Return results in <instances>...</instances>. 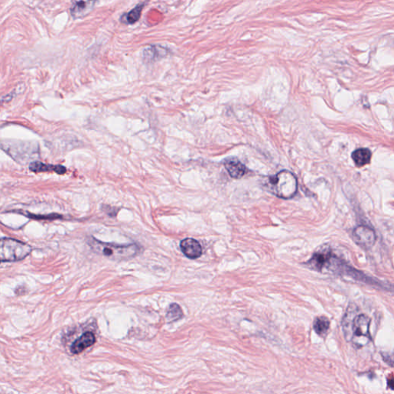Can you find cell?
Instances as JSON below:
<instances>
[{
	"mask_svg": "<svg viewBox=\"0 0 394 394\" xmlns=\"http://www.w3.org/2000/svg\"><path fill=\"white\" fill-rule=\"evenodd\" d=\"M352 159L357 167H363L370 162L371 152L368 149H359L353 153Z\"/></svg>",
	"mask_w": 394,
	"mask_h": 394,
	"instance_id": "cell-14",
	"label": "cell"
},
{
	"mask_svg": "<svg viewBox=\"0 0 394 394\" xmlns=\"http://www.w3.org/2000/svg\"><path fill=\"white\" fill-rule=\"evenodd\" d=\"M31 171L34 173H41V172H55L58 174H64L66 172V168L63 166L52 165V164H45L39 161H35L31 163L30 166Z\"/></svg>",
	"mask_w": 394,
	"mask_h": 394,
	"instance_id": "cell-12",
	"label": "cell"
},
{
	"mask_svg": "<svg viewBox=\"0 0 394 394\" xmlns=\"http://www.w3.org/2000/svg\"><path fill=\"white\" fill-rule=\"evenodd\" d=\"M269 191L279 198L288 200L293 198L297 192L298 183L296 176L287 170L269 177L267 181Z\"/></svg>",
	"mask_w": 394,
	"mask_h": 394,
	"instance_id": "cell-2",
	"label": "cell"
},
{
	"mask_svg": "<svg viewBox=\"0 0 394 394\" xmlns=\"http://www.w3.org/2000/svg\"><path fill=\"white\" fill-rule=\"evenodd\" d=\"M145 4L146 3H141L136 6L133 10H131L130 11L123 15L121 17L122 22L123 24H130V25L137 22L141 18V13H142V10Z\"/></svg>",
	"mask_w": 394,
	"mask_h": 394,
	"instance_id": "cell-13",
	"label": "cell"
},
{
	"mask_svg": "<svg viewBox=\"0 0 394 394\" xmlns=\"http://www.w3.org/2000/svg\"><path fill=\"white\" fill-rule=\"evenodd\" d=\"M353 238L357 245L364 249L372 247L376 241L374 231L364 226H358L354 229Z\"/></svg>",
	"mask_w": 394,
	"mask_h": 394,
	"instance_id": "cell-5",
	"label": "cell"
},
{
	"mask_svg": "<svg viewBox=\"0 0 394 394\" xmlns=\"http://www.w3.org/2000/svg\"><path fill=\"white\" fill-rule=\"evenodd\" d=\"M334 259V255L330 251L324 249L313 254L307 265L312 270L322 271L324 269L330 268L332 266Z\"/></svg>",
	"mask_w": 394,
	"mask_h": 394,
	"instance_id": "cell-4",
	"label": "cell"
},
{
	"mask_svg": "<svg viewBox=\"0 0 394 394\" xmlns=\"http://www.w3.org/2000/svg\"><path fill=\"white\" fill-rule=\"evenodd\" d=\"M180 248L184 255L192 260L199 258L203 253L201 245L194 239H184L181 241Z\"/></svg>",
	"mask_w": 394,
	"mask_h": 394,
	"instance_id": "cell-7",
	"label": "cell"
},
{
	"mask_svg": "<svg viewBox=\"0 0 394 394\" xmlns=\"http://www.w3.org/2000/svg\"><path fill=\"white\" fill-rule=\"evenodd\" d=\"M88 244L96 253L114 260H129L136 257L141 251V247L136 244H112L100 241L94 237H89Z\"/></svg>",
	"mask_w": 394,
	"mask_h": 394,
	"instance_id": "cell-1",
	"label": "cell"
},
{
	"mask_svg": "<svg viewBox=\"0 0 394 394\" xmlns=\"http://www.w3.org/2000/svg\"><path fill=\"white\" fill-rule=\"evenodd\" d=\"M183 316L182 310L178 304H172L169 307L167 313V319L169 322L178 320Z\"/></svg>",
	"mask_w": 394,
	"mask_h": 394,
	"instance_id": "cell-16",
	"label": "cell"
},
{
	"mask_svg": "<svg viewBox=\"0 0 394 394\" xmlns=\"http://www.w3.org/2000/svg\"><path fill=\"white\" fill-rule=\"evenodd\" d=\"M95 4L92 1H76L71 8V15L75 19L84 17L92 11Z\"/></svg>",
	"mask_w": 394,
	"mask_h": 394,
	"instance_id": "cell-10",
	"label": "cell"
},
{
	"mask_svg": "<svg viewBox=\"0 0 394 394\" xmlns=\"http://www.w3.org/2000/svg\"><path fill=\"white\" fill-rule=\"evenodd\" d=\"M167 55V50L159 45H150L146 47L143 52L144 62H152L159 60Z\"/></svg>",
	"mask_w": 394,
	"mask_h": 394,
	"instance_id": "cell-11",
	"label": "cell"
},
{
	"mask_svg": "<svg viewBox=\"0 0 394 394\" xmlns=\"http://www.w3.org/2000/svg\"><path fill=\"white\" fill-rule=\"evenodd\" d=\"M370 319L365 314H359L354 317L352 322V331L357 337H369Z\"/></svg>",
	"mask_w": 394,
	"mask_h": 394,
	"instance_id": "cell-6",
	"label": "cell"
},
{
	"mask_svg": "<svg viewBox=\"0 0 394 394\" xmlns=\"http://www.w3.org/2000/svg\"><path fill=\"white\" fill-rule=\"evenodd\" d=\"M329 328V319L325 316H319V317H316L315 319L314 322H313V329L318 335H326Z\"/></svg>",
	"mask_w": 394,
	"mask_h": 394,
	"instance_id": "cell-15",
	"label": "cell"
},
{
	"mask_svg": "<svg viewBox=\"0 0 394 394\" xmlns=\"http://www.w3.org/2000/svg\"><path fill=\"white\" fill-rule=\"evenodd\" d=\"M383 361L386 362L389 366L394 367V354L392 353H381Z\"/></svg>",
	"mask_w": 394,
	"mask_h": 394,
	"instance_id": "cell-17",
	"label": "cell"
},
{
	"mask_svg": "<svg viewBox=\"0 0 394 394\" xmlns=\"http://www.w3.org/2000/svg\"><path fill=\"white\" fill-rule=\"evenodd\" d=\"M32 252L30 245L14 239L4 237L0 243L1 262H16L25 259Z\"/></svg>",
	"mask_w": 394,
	"mask_h": 394,
	"instance_id": "cell-3",
	"label": "cell"
},
{
	"mask_svg": "<svg viewBox=\"0 0 394 394\" xmlns=\"http://www.w3.org/2000/svg\"><path fill=\"white\" fill-rule=\"evenodd\" d=\"M96 343V337L92 333L86 332L80 338L77 339L71 347V351L74 354H79Z\"/></svg>",
	"mask_w": 394,
	"mask_h": 394,
	"instance_id": "cell-8",
	"label": "cell"
},
{
	"mask_svg": "<svg viewBox=\"0 0 394 394\" xmlns=\"http://www.w3.org/2000/svg\"><path fill=\"white\" fill-rule=\"evenodd\" d=\"M387 385L388 387L390 388V389H394V377L389 378V380H388Z\"/></svg>",
	"mask_w": 394,
	"mask_h": 394,
	"instance_id": "cell-18",
	"label": "cell"
},
{
	"mask_svg": "<svg viewBox=\"0 0 394 394\" xmlns=\"http://www.w3.org/2000/svg\"><path fill=\"white\" fill-rule=\"evenodd\" d=\"M224 167L229 173V176L234 179H240L247 173V168L240 161L236 159H226Z\"/></svg>",
	"mask_w": 394,
	"mask_h": 394,
	"instance_id": "cell-9",
	"label": "cell"
}]
</instances>
